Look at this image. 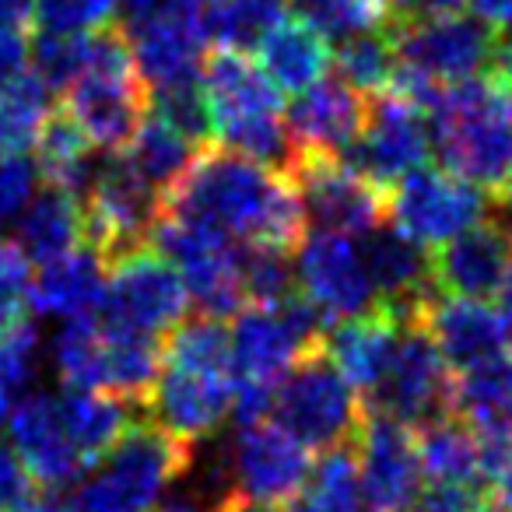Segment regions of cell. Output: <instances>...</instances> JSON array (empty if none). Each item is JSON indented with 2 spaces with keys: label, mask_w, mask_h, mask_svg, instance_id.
I'll return each mask as SVG.
<instances>
[{
  "label": "cell",
  "mask_w": 512,
  "mask_h": 512,
  "mask_svg": "<svg viewBox=\"0 0 512 512\" xmlns=\"http://www.w3.org/2000/svg\"><path fill=\"white\" fill-rule=\"evenodd\" d=\"M334 64L337 78L348 81L355 92L376 99L390 88L393 74H397V46H393V36L386 29L358 32L351 39H341Z\"/></svg>",
  "instance_id": "obj_35"
},
{
  "label": "cell",
  "mask_w": 512,
  "mask_h": 512,
  "mask_svg": "<svg viewBox=\"0 0 512 512\" xmlns=\"http://www.w3.org/2000/svg\"><path fill=\"white\" fill-rule=\"evenodd\" d=\"M235 372L225 320H183L162 341V369L144 411L158 428L183 442L211 439L232 414Z\"/></svg>",
  "instance_id": "obj_2"
},
{
  "label": "cell",
  "mask_w": 512,
  "mask_h": 512,
  "mask_svg": "<svg viewBox=\"0 0 512 512\" xmlns=\"http://www.w3.org/2000/svg\"><path fill=\"white\" fill-rule=\"evenodd\" d=\"M488 218V193L446 169L407 172L390 193V225L421 249L456 239Z\"/></svg>",
  "instance_id": "obj_12"
},
{
  "label": "cell",
  "mask_w": 512,
  "mask_h": 512,
  "mask_svg": "<svg viewBox=\"0 0 512 512\" xmlns=\"http://www.w3.org/2000/svg\"><path fill=\"white\" fill-rule=\"evenodd\" d=\"M439 165L502 197L512 183V85L495 74L446 85L428 113Z\"/></svg>",
  "instance_id": "obj_3"
},
{
  "label": "cell",
  "mask_w": 512,
  "mask_h": 512,
  "mask_svg": "<svg viewBox=\"0 0 512 512\" xmlns=\"http://www.w3.org/2000/svg\"><path fill=\"white\" fill-rule=\"evenodd\" d=\"M32 60L29 29H0V88H8L25 74Z\"/></svg>",
  "instance_id": "obj_46"
},
{
  "label": "cell",
  "mask_w": 512,
  "mask_h": 512,
  "mask_svg": "<svg viewBox=\"0 0 512 512\" xmlns=\"http://www.w3.org/2000/svg\"><path fill=\"white\" fill-rule=\"evenodd\" d=\"M313 474V449H306L278 421L242 425L232 442V491L256 502L288 505Z\"/></svg>",
  "instance_id": "obj_18"
},
{
  "label": "cell",
  "mask_w": 512,
  "mask_h": 512,
  "mask_svg": "<svg viewBox=\"0 0 512 512\" xmlns=\"http://www.w3.org/2000/svg\"><path fill=\"white\" fill-rule=\"evenodd\" d=\"M85 242L113 264L116 256L148 246V235L162 214V193L123 155L95 169L85 197Z\"/></svg>",
  "instance_id": "obj_11"
},
{
  "label": "cell",
  "mask_w": 512,
  "mask_h": 512,
  "mask_svg": "<svg viewBox=\"0 0 512 512\" xmlns=\"http://www.w3.org/2000/svg\"><path fill=\"white\" fill-rule=\"evenodd\" d=\"M193 463V446L155 421H141L127 428L120 442L106 456L85 470L71 495L64 498V512H155L165 488L179 481Z\"/></svg>",
  "instance_id": "obj_5"
},
{
  "label": "cell",
  "mask_w": 512,
  "mask_h": 512,
  "mask_svg": "<svg viewBox=\"0 0 512 512\" xmlns=\"http://www.w3.org/2000/svg\"><path fill=\"white\" fill-rule=\"evenodd\" d=\"M11 446L22 456L29 474L46 491H57L74 484L85 474V460L74 449L64 421L57 411V397L50 393H29L8 411Z\"/></svg>",
  "instance_id": "obj_21"
},
{
  "label": "cell",
  "mask_w": 512,
  "mask_h": 512,
  "mask_svg": "<svg viewBox=\"0 0 512 512\" xmlns=\"http://www.w3.org/2000/svg\"><path fill=\"white\" fill-rule=\"evenodd\" d=\"M428 158H432L428 116L393 92L369 99V120L358 141L344 151V162L379 190H393L407 172L421 169Z\"/></svg>",
  "instance_id": "obj_14"
},
{
  "label": "cell",
  "mask_w": 512,
  "mask_h": 512,
  "mask_svg": "<svg viewBox=\"0 0 512 512\" xmlns=\"http://www.w3.org/2000/svg\"><path fill=\"white\" fill-rule=\"evenodd\" d=\"M498 204L512 207V183H509V186H505V193H502V197H498Z\"/></svg>",
  "instance_id": "obj_52"
},
{
  "label": "cell",
  "mask_w": 512,
  "mask_h": 512,
  "mask_svg": "<svg viewBox=\"0 0 512 512\" xmlns=\"http://www.w3.org/2000/svg\"><path fill=\"white\" fill-rule=\"evenodd\" d=\"M274 421L313 453L348 446L365 418L362 397L320 351L306 355L274 390Z\"/></svg>",
  "instance_id": "obj_7"
},
{
  "label": "cell",
  "mask_w": 512,
  "mask_h": 512,
  "mask_svg": "<svg viewBox=\"0 0 512 512\" xmlns=\"http://www.w3.org/2000/svg\"><path fill=\"white\" fill-rule=\"evenodd\" d=\"M64 113L85 130L95 148L120 155L148 116L151 92L137 74L130 46L120 29L88 32V60L64 92Z\"/></svg>",
  "instance_id": "obj_6"
},
{
  "label": "cell",
  "mask_w": 512,
  "mask_h": 512,
  "mask_svg": "<svg viewBox=\"0 0 512 512\" xmlns=\"http://www.w3.org/2000/svg\"><path fill=\"white\" fill-rule=\"evenodd\" d=\"M57 411L74 449L85 460V470L99 456H106L137 421V407L123 397L102 390H71V386L57 397Z\"/></svg>",
  "instance_id": "obj_27"
},
{
  "label": "cell",
  "mask_w": 512,
  "mask_h": 512,
  "mask_svg": "<svg viewBox=\"0 0 512 512\" xmlns=\"http://www.w3.org/2000/svg\"><path fill=\"white\" fill-rule=\"evenodd\" d=\"M390 36L397 46V64L442 88L484 74L498 43V29L460 11L411 25V29H397Z\"/></svg>",
  "instance_id": "obj_15"
},
{
  "label": "cell",
  "mask_w": 512,
  "mask_h": 512,
  "mask_svg": "<svg viewBox=\"0 0 512 512\" xmlns=\"http://www.w3.org/2000/svg\"><path fill=\"white\" fill-rule=\"evenodd\" d=\"M355 467L369 512H407L421 491V456L414 428L365 411L355 439Z\"/></svg>",
  "instance_id": "obj_16"
},
{
  "label": "cell",
  "mask_w": 512,
  "mask_h": 512,
  "mask_svg": "<svg viewBox=\"0 0 512 512\" xmlns=\"http://www.w3.org/2000/svg\"><path fill=\"white\" fill-rule=\"evenodd\" d=\"M502 36H509V39H512V18H509V22H505V29H502Z\"/></svg>",
  "instance_id": "obj_53"
},
{
  "label": "cell",
  "mask_w": 512,
  "mask_h": 512,
  "mask_svg": "<svg viewBox=\"0 0 512 512\" xmlns=\"http://www.w3.org/2000/svg\"><path fill=\"white\" fill-rule=\"evenodd\" d=\"M32 260L11 235L0 232V334L29 320L32 299Z\"/></svg>",
  "instance_id": "obj_40"
},
{
  "label": "cell",
  "mask_w": 512,
  "mask_h": 512,
  "mask_svg": "<svg viewBox=\"0 0 512 512\" xmlns=\"http://www.w3.org/2000/svg\"><path fill=\"white\" fill-rule=\"evenodd\" d=\"M92 148L95 144L85 137V130L67 113H53L46 120L43 134L36 141V169L46 179V186H60L78 197H85L92 183Z\"/></svg>",
  "instance_id": "obj_29"
},
{
  "label": "cell",
  "mask_w": 512,
  "mask_h": 512,
  "mask_svg": "<svg viewBox=\"0 0 512 512\" xmlns=\"http://www.w3.org/2000/svg\"><path fill=\"white\" fill-rule=\"evenodd\" d=\"M106 274L109 264L85 242L50 264H39V274L32 278L29 306L39 316H57V320L95 316L102 295H106Z\"/></svg>",
  "instance_id": "obj_24"
},
{
  "label": "cell",
  "mask_w": 512,
  "mask_h": 512,
  "mask_svg": "<svg viewBox=\"0 0 512 512\" xmlns=\"http://www.w3.org/2000/svg\"><path fill=\"white\" fill-rule=\"evenodd\" d=\"M239 274L246 306H274L299 292L292 253L274 246H239Z\"/></svg>",
  "instance_id": "obj_36"
},
{
  "label": "cell",
  "mask_w": 512,
  "mask_h": 512,
  "mask_svg": "<svg viewBox=\"0 0 512 512\" xmlns=\"http://www.w3.org/2000/svg\"><path fill=\"white\" fill-rule=\"evenodd\" d=\"M200 88L221 148L288 176L295 148L285 130V99L267 74L246 53L211 50L200 67Z\"/></svg>",
  "instance_id": "obj_4"
},
{
  "label": "cell",
  "mask_w": 512,
  "mask_h": 512,
  "mask_svg": "<svg viewBox=\"0 0 512 512\" xmlns=\"http://www.w3.org/2000/svg\"><path fill=\"white\" fill-rule=\"evenodd\" d=\"M432 281L453 299H491L512 264V228L505 221H477L456 239L442 242L432 256Z\"/></svg>",
  "instance_id": "obj_20"
},
{
  "label": "cell",
  "mask_w": 512,
  "mask_h": 512,
  "mask_svg": "<svg viewBox=\"0 0 512 512\" xmlns=\"http://www.w3.org/2000/svg\"><path fill=\"white\" fill-rule=\"evenodd\" d=\"M190 309V292L176 267L158 249L137 246L116 256L106 274L99 320L109 330L144 337H169Z\"/></svg>",
  "instance_id": "obj_9"
},
{
  "label": "cell",
  "mask_w": 512,
  "mask_h": 512,
  "mask_svg": "<svg viewBox=\"0 0 512 512\" xmlns=\"http://www.w3.org/2000/svg\"><path fill=\"white\" fill-rule=\"evenodd\" d=\"M162 211L228 235L239 246L295 253L306 239V207L292 176L228 148L204 144L190 169L165 193Z\"/></svg>",
  "instance_id": "obj_1"
},
{
  "label": "cell",
  "mask_w": 512,
  "mask_h": 512,
  "mask_svg": "<svg viewBox=\"0 0 512 512\" xmlns=\"http://www.w3.org/2000/svg\"><path fill=\"white\" fill-rule=\"evenodd\" d=\"M390 8V25L386 29H411V25L432 22V18L453 15V11L463 8V0H386Z\"/></svg>",
  "instance_id": "obj_45"
},
{
  "label": "cell",
  "mask_w": 512,
  "mask_h": 512,
  "mask_svg": "<svg viewBox=\"0 0 512 512\" xmlns=\"http://www.w3.org/2000/svg\"><path fill=\"white\" fill-rule=\"evenodd\" d=\"M295 281H299V292L330 323L376 306V288H372L362 246H355L351 235L306 232V239L295 249Z\"/></svg>",
  "instance_id": "obj_17"
},
{
  "label": "cell",
  "mask_w": 512,
  "mask_h": 512,
  "mask_svg": "<svg viewBox=\"0 0 512 512\" xmlns=\"http://www.w3.org/2000/svg\"><path fill=\"white\" fill-rule=\"evenodd\" d=\"M18 246L32 264H50L57 256L85 246V204L78 193L43 186L18 218Z\"/></svg>",
  "instance_id": "obj_26"
},
{
  "label": "cell",
  "mask_w": 512,
  "mask_h": 512,
  "mask_svg": "<svg viewBox=\"0 0 512 512\" xmlns=\"http://www.w3.org/2000/svg\"><path fill=\"white\" fill-rule=\"evenodd\" d=\"M39 169L18 151L0 148V228L22 218L29 200L36 197Z\"/></svg>",
  "instance_id": "obj_42"
},
{
  "label": "cell",
  "mask_w": 512,
  "mask_h": 512,
  "mask_svg": "<svg viewBox=\"0 0 512 512\" xmlns=\"http://www.w3.org/2000/svg\"><path fill=\"white\" fill-rule=\"evenodd\" d=\"M197 151H200L197 144L186 141L172 123H165L162 116H155L148 109V116L141 120L137 134L130 137V144L120 151V155L127 158V162L134 165V169L141 172L165 200V193H169L172 186L183 179V172L190 169Z\"/></svg>",
  "instance_id": "obj_28"
},
{
  "label": "cell",
  "mask_w": 512,
  "mask_h": 512,
  "mask_svg": "<svg viewBox=\"0 0 512 512\" xmlns=\"http://www.w3.org/2000/svg\"><path fill=\"white\" fill-rule=\"evenodd\" d=\"M214 509L218 512H285V505L256 502V498H246V495H239V491H228L225 498H218Z\"/></svg>",
  "instance_id": "obj_49"
},
{
  "label": "cell",
  "mask_w": 512,
  "mask_h": 512,
  "mask_svg": "<svg viewBox=\"0 0 512 512\" xmlns=\"http://www.w3.org/2000/svg\"><path fill=\"white\" fill-rule=\"evenodd\" d=\"M53 116V92L39 74H22L8 88H0V148L25 155L36 148L46 120Z\"/></svg>",
  "instance_id": "obj_34"
},
{
  "label": "cell",
  "mask_w": 512,
  "mask_h": 512,
  "mask_svg": "<svg viewBox=\"0 0 512 512\" xmlns=\"http://www.w3.org/2000/svg\"><path fill=\"white\" fill-rule=\"evenodd\" d=\"M36 0H0V29H29Z\"/></svg>",
  "instance_id": "obj_48"
},
{
  "label": "cell",
  "mask_w": 512,
  "mask_h": 512,
  "mask_svg": "<svg viewBox=\"0 0 512 512\" xmlns=\"http://www.w3.org/2000/svg\"><path fill=\"white\" fill-rule=\"evenodd\" d=\"M362 407L407 428L432 425V421L456 414V376L421 320L400 327L397 348H393L376 390L362 397Z\"/></svg>",
  "instance_id": "obj_8"
},
{
  "label": "cell",
  "mask_w": 512,
  "mask_h": 512,
  "mask_svg": "<svg viewBox=\"0 0 512 512\" xmlns=\"http://www.w3.org/2000/svg\"><path fill=\"white\" fill-rule=\"evenodd\" d=\"M151 113L162 116L165 123L179 130L186 141H193L197 148L211 144V113H207V99L200 81H190V85H172V88H158L151 92Z\"/></svg>",
  "instance_id": "obj_38"
},
{
  "label": "cell",
  "mask_w": 512,
  "mask_h": 512,
  "mask_svg": "<svg viewBox=\"0 0 512 512\" xmlns=\"http://www.w3.org/2000/svg\"><path fill=\"white\" fill-rule=\"evenodd\" d=\"M365 120H369V95L355 92L344 78H323L299 92V99L288 106L285 130L292 137L295 158H344V151L362 134Z\"/></svg>",
  "instance_id": "obj_19"
},
{
  "label": "cell",
  "mask_w": 512,
  "mask_h": 512,
  "mask_svg": "<svg viewBox=\"0 0 512 512\" xmlns=\"http://www.w3.org/2000/svg\"><path fill=\"white\" fill-rule=\"evenodd\" d=\"M120 11V0H36V22L53 36L109 29Z\"/></svg>",
  "instance_id": "obj_41"
},
{
  "label": "cell",
  "mask_w": 512,
  "mask_h": 512,
  "mask_svg": "<svg viewBox=\"0 0 512 512\" xmlns=\"http://www.w3.org/2000/svg\"><path fill=\"white\" fill-rule=\"evenodd\" d=\"M285 512H365L351 442L327 449L320 456V463H313L306 488L285 505Z\"/></svg>",
  "instance_id": "obj_33"
},
{
  "label": "cell",
  "mask_w": 512,
  "mask_h": 512,
  "mask_svg": "<svg viewBox=\"0 0 512 512\" xmlns=\"http://www.w3.org/2000/svg\"><path fill=\"white\" fill-rule=\"evenodd\" d=\"M106 362L109 337L99 316L64 320L53 337V369L71 390H102L106 393Z\"/></svg>",
  "instance_id": "obj_31"
},
{
  "label": "cell",
  "mask_w": 512,
  "mask_h": 512,
  "mask_svg": "<svg viewBox=\"0 0 512 512\" xmlns=\"http://www.w3.org/2000/svg\"><path fill=\"white\" fill-rule=\"evenodd\" d=\"M36 495V477L22 463L11 442L0 439V512H15Z\"/></svg>",
  "instance_id": "obj_44"
},
{
  "label": "cell",
  "mask_w": 512,
  "mask_h": 512,
  "mask_svg": "<svg viewBox=\"0 0 512 512\" xmlns=\"http://www.w3.org/2000/svg\"><path fill=\"white\" fill-rule=\"evenodd\" d=\"M288 4L299 11L302 22L337 43L358 32H376L390 25L386 0H288Z\"/></svg>",
  "instance_id": "obj_37"
},
{
  "label": "cell",
  "mask_w": 512,
  "mask_h": 512,
  "mask_svg": "<svg viewBox=\"0 0 512 512\" xmlns=\"http://www.w3.org/2000/svg\"><path fill=\"white\" fill-rule=\"evenodd\" d=\"M15 512H64V509H60V502L53 495H46V491H36V495H32L25 505H18Z\"/></svg>",
  "instance_id": "obj_50"
},
{
  "label": "cell",
  "mask_w": 512,
  "mask_h": 512,
  "mask_svg": "<svg viewBox=\"0 0 512 512\" xmlns=\"http://www.w3.org/2000/svg\"><path fill=\"white\" fill-rule=\"evenodd\" d=\"M316 232L369 235L390 218V193L351 169L344 158L302 155L288 169Z\"/></svg>",
  "instance_id": "obj_13"
},
{
  "label": "cell",
  "mask_w": 512,
  "mask_h": 512,
  "mask_svg": "<svg viewBox=\"0 0 512 512\" xmlns=\"http://www.w3.org/2000/svg\"><path fill=\"white\" fill-rule=\"evenodd\" d=\"M148 246L158 249L179 271L190 302L200 306V316L232 320L246 306L239 274V242H232L228 235L162 211L148 235Z\"/></svg>",
  "instance_id": "obj_10"
},
{
  "label": "cell",
  "mask_w": 512,
  "mask_h": 512,
  "mask_svg": "<svg viewBox=\"0 0 512 512\" xmlns=\"http://www.w3.org/2000/svg\"><path fill=\"white\" fill-rule=\"evenodd\" d=\"M411 320H400L386 306H372L348 320H334L323 334V355L330 358L337 372L348 379L358 397H369L397 348L400 327Z\"/></svg>",
  "instance_id": "obj_22"
},
{
  "label": "cell",
  "mask_w": 512,
  "mask_h": 512,
  "mask_svg": "<svg viewBox=\"0 0 512 512\" xmlns=\"http://www.w3.org/2000/svg\"><path fill=\"white\" fill-rule=\"evenodd\" d=\"M32 60H36V74L43 78V85L50 92L64 95L78 81V74L85 71L88 32H81V36H53V32H43L32 43Z\"/></svg>",
  "instance_id": "obj_39"
},
{
  "label": "cell",
  "mask_w": 512,
  "mask_h": 512,
  "mask_svg": "<svg viewBox=\"0 0 512 512\" xmlns=\"http://www.w3.org/2000/svg\"><path fill=\"white\" fill-rule=\"evenodd\" d=\"M421 323H425L439 355L446 358V365L456 372L477 369L505 351L495 309H488L477 299H453V295L439 292L428 302Z\"/></svg>",
  "instance_id": "obj_23"
},
{
  "label": "cell",
  "mask_w": 512,
  "mask_h": 512,
  "mask_svg": "<svg viewBox=\"0 0 512 512\" xmlns=\"http://www.w3.org/2000/svg\"><path fill=\"white\" fill-rule=\"evenodd\" d=\"M421 456V474L428 481H449V484H481L477 470V439L470 425L456 414L439 418L432 425L414 428Z\"/></svg>",
  "instance_id": "obj_30"
},
{
  "label": "cell",
  "mask_w": 512,
  "mask_h": 512,
  "mask_svg": "<svg viewBox=\"0 0 512 512\" xmlns=\"http://www.w3.org/2000/svg\"><path fill=\"white\" fill-rule=\"evenodd\" d=\"M407 512H488L481 484H449L428 481L421 484L418 498Z\"/></svg>",
  "instance_id": "obj_43"
},
{
  "label": "cell",
  "mask_w": 512,
  "mask_h": 512,
  "mask_svg": "<svg viewBox=\"0 0 512 512\" xmlns=\"http://www.w3.org/2000/svg\"><path fill=\"white\" fill-rule=\"evenodd\" d=\"M288 18V0H207V39L218 50H260L267 36Z\"/></svg>",
  "instance_id": "obj_32"
},
{
  "label": "cell",
  "mask_w": 512,
  "mask_h": 512,
  "mask_svg": "<svg viewBox=\"0 0 512 512\" xmlns=\"http://www.w3.org/2000/svg\"><path fill=\"white\" fill-rule=\"evenodd\" d=\"M495 316H498V327H502V337H505V351H512V264L495 292Z\"/></svg>",
  "instance_id": "obj_47"
},
{
  "label": "cell",
  "mask_w": 512,
  "mask_h": 512,
  "mask_svg": "<svg viewBox=\"0 0 512 512\" xmlns=\"http://www.w3.org/2000/svg\"><path fill=\"white\" fill-rule=\"evenodd\" d=\"M334 50L323 32L302 18H285L271 36L260 43V71L267 74L281 95H299L327 78Z\"/></svg>",
  "instance_id": "obj_25"
},
{
  "label": "cell",
  "mask_w": 512,
  "mask_h": 512,
  "mask_svg": "<svg viewBox=\"0 0 512 512\" xmlns=\"http://www.w3.org/2000/svg\"><path fill=\"white\" fill-rule=\"evenodd\" d=\"M155 512H218L211 505H200V502H193V498H169V502H158V509Z\"/></svg>",
  "instance_id": "obj_51"
}]
</instances>
